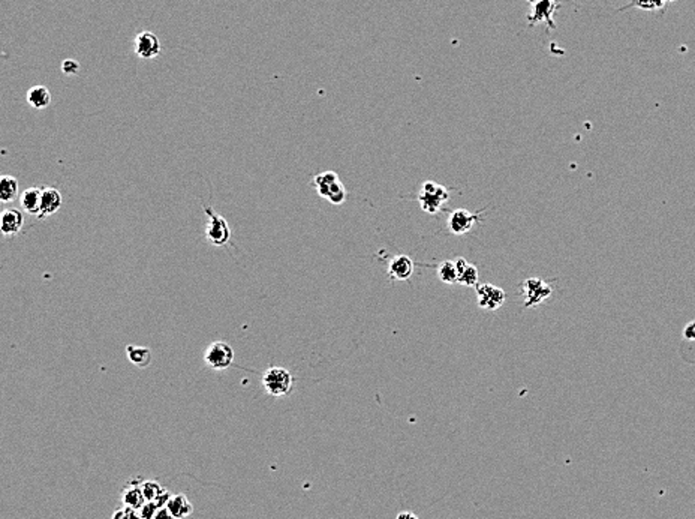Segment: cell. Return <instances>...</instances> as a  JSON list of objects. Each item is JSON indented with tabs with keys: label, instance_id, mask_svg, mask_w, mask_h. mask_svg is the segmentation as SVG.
Returning a JSON list of instances; mask_svg holds the SVG:
<instances>
[{
	"label": "cell",
	"instance_id": "29",
	"mask_svg": "<svg viewBox=\"0 0 695 519\" xmlns=\"http://www.w3.org/2000/svg\"><path fill=\"white\" fill-rule=\"evenodd\" d=\"M155 519H174V518L169 515V512L167 511V507H159Z\"/></svg>",
	"mask_w": 695,
	"mask_h": 519
},
{
	"label": "cell",
	"instance_id": "26",
	"mask_svg": "<svg viewBox=\"0 0 695 519\" xmlns=\"http://www.w3.org/2000/svg\"><path fill=\"white\" fill-rule=\"evenodd\" d=\"M62 73L66 75H75L79 73V63L74 59H66L62 62Z\"/></svg>",
	"mask_w": 695,
	"mask_h": 519
},
{
	"label": "cell",
	"instance_id": "20",
	"mask_svg": "<svg viewBox=\"0 0 695 519\" xmlns=\"http://www.w3.org/2000/svg\"><path fill=\"white\" fill-rule=\"evenodd\" d=\"M337 182H340V179H339L337 173H335V172H324V173H319V174H316L314 177V181H312V185L315 186L316 193L322 198H327L328 193L331 191V188H333Z\"/></svg>",
	"mask_w": 695,
	"mask_h": 519
},
{
	"label": "cell",
	"instance_id": "17",
	"mask_svg": "<svg viewBox=\"0 0 695 519\" xmlns=\"http://www.w3.org/2000/svg\"><path fill=\"white\" fill-rule=\"evenodd\" d=\"M126 356L129 359V362L135 365L137 368L144 369L147 368L153 361L152 350L148 347H138V345H128L126 347Z\"/></svg>",
	"mask_w": 695,
	"mask_h": 519
},
{
	"label": "cell",
	"instance_id": "31",
	"mask_svg": "<svg viewBox=\"0 0 695 519\" xmlns=\"http://www.w3.org/2000/svg\"><path fill=\"white\" fill-rule=\"evenodd\" d=\"M129 519H143V518H141V515L138 513V511L132 509V512H130V515H129Z\"/></svg>",
	"mask_w": 695,
	"mask_h": 519
},
{
	"label": "cell",
	"instance_id": "5",
	"mask_svg": "<svg viewBox=\"0 0 695 519\" xmlns=\"http://www.w3.org/2000/svg\"><path fill=\"white\" fill-rule=\"evenodd\" d=\"M204 361L211 369L224 371V369H228L234 362L233 347L224 341L211 343L204 353Z\"/></svg>",
	"mask_w": 695,
	"mask_h": 519
},
{
	"label": "cell",
	"instance_id": "23",
	"mask_svg": "<svg viewBox=\"0 0 695 519\" xmlns=\"http://www.w3.org/2000/svg\"><path fill=\"white\" fill-rule=\"evenodd\" d=\"M664 6H666V3L662 0H631L628 5L622 6L619 11H625L628 8H639L643 9V11H659Z\"/></svg>",
	"mask_w": 695,
	"mask_h": 519
},
{
	"label": "cell",
	"instance_id": "11",
	"mask_svg": "<svg viewBox=\"0 0 695 519\" xmlns=\"http://www.w3.org/2000/svg\"><path fill=\"white\" fill-rule=\"evenodd\" d=\"M415 264L408 255H396L388 264V275L395 281H408L414 275Z\"/></svg>",
	"mask_w": 695,
	"mask_h": 519
},
{
	"label": "cell",
	"instance_id": "18",
	"mask_svg": "<svg viewBox=\"0 0 695 519\" xmlns=\"http://www.w3.org/2000/svg\"><path fill=\"white\" fill-rule=\"evenodd\" d=\"M138 481H141V479H134V481H130V485H128L125 488V491L122 494L123 504L130 507V509H135V511H138V509L146 503L143 491H141V483L137 485Z\"/></svg>",
	"mask_w": 695,
	"mask_h": 519
},
{
	"label": "cell",
	"instance_id": "8",
	"mask_svg": "<svg viewBox=\"0 0 695 519\" xmlns=\"http://www.w3.org/2000/svg\"><path fill=\"white\" fill-rule=\"evenodd\" d=\"M478 221H481L480 213H472L466 209H457L448 216V230L456 236L469 233Z\"/></svg>",
	"mask_w": 695,
	"mask_h": 519
},
{
	"label": "cell",
	"instance_id": "25",
	"mask_svg": "<svg viewBox=\"0 0 695 519\" xmlns=\"http://www.w3.org/2000/svg\"><path fill=\"white\" fill-rule=\"evenodd\" d=\"M158 509H159V507L156 506V503H153V502H146L143 506H141V507L138 509V513L141 515V518H143V519H155L156 512H158Z\"/></svg>",
	"mask_w": 695,
	"mask_h": 519
},
{
	"label": "cell",
	"instance_id": "30",
	"mask_svg": "<svg viewBox=\"0 0 695 519\" xmlns=\"http://www.w3.org/2000/svg\"><path fill=\"white\" fill-rule=\"evenodd\" d=\"M396 519H418V516L415 513H412L409 511H404V512H400Z\"/></svg>",
	"mask_w": 695,
	"mask_h": 519
},
{
	"label": "cell",
	"instance_id": "14",
	"mask_svg": "<svg viewBox=\"0 0 695 519\" xmlns=\"http://www.w3.org/2000/svg\"><path fill=\"white\" fill-rule=\"evenodd\" d=\"M167 511L174 519H186L194 512V506L188 500V497L183 494L171 495L167 503Z\"/></svg>",
	"mask_w": 695,
	"mask_h": 519
},
{
	"label": "cell",
	"instance_id": "16",
	"mask_svg": "<svg viewBox=\"0 0 695 519\" xmlns=\"http://www.w3.org/2000/svg\"><path fill=\"white\" fill-rule=\"evenodd\" d=\"M20 204L29 215H39L41 212V188H29L20 195Z\"/></svg>",
	"mask_w": 695,
	"mask_h": 519
},
{
	"label": "cell",
	"instance_id": "2",
	"mask_svg": "<svg viewBox=\"0 0 695 519\" xmlns=\"http://www.w3.org/2000/svg\"><path fill=\"white\" fill-rule=\"evenodd\" d=\"M448 200H450V193L445 186H441L431 181L422 183L421 193L418 195V202L425 212L430 215H436L441 211V207L444 206V203H447Z\"/></svg>",
	"mask_w": 695,
	"mask_h": 519
},
{
	"label": "cell",
	"instance_id": "6",
	"mask_svg": "<svg viewBox=\"0 0 695 519\" xmlns=\"http://www.w3.org/2000/svg\"><path fill=\"white\" fill-rule=\"evenodd\" d=\"M560 8V3L556 0H541V2L532 5V11L528 14V23L530 27L537 26L538 23H546L547 29L555 31V13Z\"/></svg>",
	"mask_w": 695,
	"mask_h": 519
},
{
	"label": "cell",
	"instance_id": "13",
	"mask_svg": "<svg viewBox=\"0 0 695 519\" xmlns=\"http://www.w3.org/2000/svg\"><path fill=\"white\" fill-rule=\"evenodd\" d=\"M141 491H143L146 502H153L156 503L158 507H165L169 497L173 495L169 494L165 488H162L158 482L153 481H143V483H141Z\"/></svg>",
	"mask_w": 695,
	"mask_h": 519
},
{
	"label": "cell",
	"instance_id": "32",
	"mask_svg": "<svg viewBox=\"0 0 695 519\" xmlns=\"http://www.w3.org/2000/svg\"><path fill=\"white\" fill-rule=\"evenodd\" d=\"M528 2H529V3H530V5H535V3H538V2H541V0H528Z\"/></svg>",
	"mask_w": 695,
	"mask_h": 519
},
{
	"label": "cell",
	"instance_id": "1",
	"mask_svg": "<svg viewBox=\"0 0 695 519\" xmlns=\"http://www.w3.org/2000/svg\"><path fill=\"white\" fill-rule=\"evenodd\" d=\"M292 386H294L292 374L282 366H271L263 375V387L268 395L275 398L289 395Z\"/></svg>",
	"mask_w": 695,
	"mask_h": 519
},
{
	"label": "cell",
	"instance_id": "15",
	"mask_svg": "<svg viewBox=\"0 0 695 519\" xmlns=\"http://www.w3.org/2000/svg\"><path fill=\"white\" fill-rule=\"evenodd\" d=\"M456 269H457V284L466 285V287H475L478 284V269L477 266H473L468 263L465 258H457L456 262Z\"/></svg>",
	"mask_w": 695,
	"mask_h": 519
},
{
	"label": "cell",
	"instance_id": "10",
	"mask_svg": "<svg viewBox=\"0 0 695 519\" xmlns=\"http://www.w3.org/2000/svg\"><path fill=\"white\" fill-rule=\"evenodd\" d=\"M24 223L23 213L18 209H5L0 212V234L5 237L15 236Z\"/></svg>",
	"mask_w": 695,
	"mask_h": 519
},
{
	"label": "cell",
	"instance_id": "3",
	"mask_svg": "<svg viewBox=\"0 0 695 519\" xmlns=\"http://www.w3.org/2000/svg\"><path fill=\"white\" fill-rule=\"evenodd\" d=\"M204 211L208 216V224L206 227V237L213 246H225L231 241V230L224 216L216 213L210 206L204 204Z\"/></svg>",
	"mask_w": 695,
	"mask_h": 519
},
{
	"label": "cell",
	"instance_id": "28",
	"mask_svg": "<svg viewBox=\"0 0 695 519\" xmlns=\"http://www.w3.org/2000/svg\"><path fill=\"white\" fill-rule=\"evenodd\" d=\"M130 512H132V509L128 507V506H123L122 509H117V511L113 513L112 519H129Z\"/></svg>",
	"mask_w": 695,
	"mask_h": 519
},
{
	"label": "cell",
	"instance_id": "33",
	"mask_svg": "<svg viewBox=\"0 0 695 519\" xmlns=\"http://www.w3.org/2000/svg\"><path fill=\"white\" fill-rule=\"evenodd\" d=\"M664 3H673V2H676V0H662Z\"/></svg>",
	"mask_w": 695,
	"mask_h": 519
},
{
	"label": "cell",
	"instance_id": "22",
	"mask_svg": "<svg viewBox=\"0 0 695 519\" xmlns=\"http://www.w3.org/2000/svg\"><path fill=\"white\" fill-rule=\"evenodd\" d=\"M436 273L441 283L444 284H457V269L455 262H441L438 264Z\"/></svg>",
	"mask_w": 695,
	"mask_h": 519
},
{
	"label": "cell",
	"instance_id": "7",
	"mask_svg": "<svg viewBox=\"0 0 695 519\" xmlns=\"http://www.w3.org/2000/svg\"><path fill=\"white\" fill-rule=\"evenodd\" d=\"M505 292L493 284L477 285V301L478 306L486 311H496L505 303Z\"/></svg>",
	"mask_w": 695,
	"mask_h": 519
},
{
	"label": "cell",
	"instance_id": "12",
	"mask_svg": "<svg viewBox=\"0 0 695 519\" xmlns=\"http://www.w3.org/2000/svg\"><path fill=\"white\" fill-rule=\"evenodd\" d=\"M60 206H62V194H60L56 188L52 186H44L41 188V212H39V218H45L49 215H54Z\"/></svg>",
	"mask_w": 695,
	"mask_h": 519
},
{
	"label": "cell",
	"instance_id": "4",
	"mask_svg": "<svg viewBox=\"0 0 695 519\" xmlns=\"http://www.w3.org/2000/svg\"><path fill=\"white\" fill-rule=\"evenodd\" d=\"M525 296V308H535L542 305L553 294V287L541 278H528L521 284Z\"/></svg>",
	"mask_w": 695,
	"mask_h": 519
},
{
	"label": "cell",
	"instance_id": "19",
	"mask_svg": "<svg viewBox=\"0 0 695 519\" xmlns=\"http://www.w3.org/2000/svg\"><path fill=\"white\" fill-rule=\"evenodd\" d=\"M27 103L35 110H44L52 104V93L45 86H33L27 91Z\"/></svg>",
	"mask_w": 695,
	"mask_h": 519
},
{
	"label": "cell",
	"instance_id": "27",
	"mask_svg": "<svg viewBox=\"0 0 695 519\" xmlns=\"http://www.w3.org/2000/svg\"><path fill=\"white\" fill-rule=\"evenodd\" d=\"M683 338L687 339V341H689V343L695 341V320L685 326V329H683Z\"/></svg>",
	"mask_w": 695,
	"mask_h": 519
},
{
	"label": "cell",
	"instance_id": "9",
	"mask_svg": "<svg viewBox=\"0 0 695 519\" xmlns=\"http://www.w3.org/2000/svg\"><path fill=\"white\" fill-rule=\"evenodd\" d=\"M132 48L139 59H155L160 54V41L155 33L143 31L135 36Z\"/></svg>",
	"mask_w": 695,
	"mask_h": 519
},
{
	"label": "cell",
	"instance_id": "24",
	"mask_svg": "<svg viewBox=\"0 0 695 519\" xmlns=\"http://www.w3.org/2000/svg\"><path fill=\"white\" fill-rule=\"evenodd\" d=\"M346 189L344 186V183L342 182H337L333 188H331V191L328 193L327 195V200L331 203V204H344L345 203V200H346Z\"/></svg>",
	"mask_w": 695,
	"mask_h": 519
},
{
	"label": "cell",
	"instance_id": "21",
	"mask_svg": "<svg viewBox=\"0 0 695 519\" xmlns=\"http://www.w3.org/2000/svg\"><path fill=\"white\" fill-rule=\"evenodd\" d=\"M18 195V181L13 176H0V203H11Z\"/></svg>",
	"mask_w": 695,
	"mask_h": 519
}]
</instances>
